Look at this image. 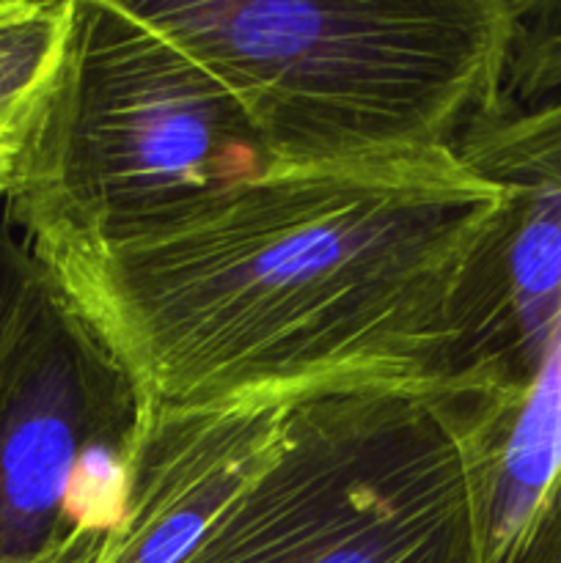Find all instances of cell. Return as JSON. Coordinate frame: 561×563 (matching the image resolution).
Segmentation results:
<instances>
[{"mask_svg": "<svg viewBox=\"0 0 561 563\" xmlns=\"http://www.w3.org/2000/svg\"><path fill=\"white\" fill-rule=\"evenodd\" d=\"M270 165L240 99L132 0H75L3 201L38 245L152 223Z\"/></svg>", "mask_w": 561, "mask_h": 563, "instance_id": "obj_4", "label": "cell"}, {"mask_svg": "<svg viewBox=\"0 0 561 563\" xmlns=\"http://www.w3.org/2000/svg\"><path fill=\"white\" fill-rule=\"evenodd\" d=\"M38 563H77V537H72L58 553H53L50 559L38 561Z\"/></svg>", "mask_w": 561, "mask_h": 563, "instance_id": "obj_14", "label": "cell"}, {"mask_svg": "<svg viewBox=\"0 0 561 563\" xmlns=\"http://www.w3.org/2000/svg\"><path fill=\"white\" fill-rule=\"evenodd\" d=\"M44 284V267L0 198V357Z\"/></svg>", "mask_w": 561, "mask_h": 563, "instance_id": "obj_11", "label": "cell"}, {"mask_svg": "<svg viewBox=\"0 0 561 563\" xmlns=\"http://www.w3.org/2000/svg\"><path fill=\"white\" fill-rule=\"evenodd\" d=\"M306 390L143 418L113 526L77 537V563H174L278 445Z\"/></svg>", "mask_w": 561, "mask_h": 563, "instance_id": "obj_7", "label": "cell"}, {"mask_svg": "<svg viewBox=\"0 0 561 563\" xmlns=\"http://www.w3.org/2000/svg\"><path fill=\"white\" fill-rule=\"evenodd\" d=\"M561 473V330L506 423L490 495L487 563H515Z\"/></svg>", "mask_w": 561, "mask_h": 563, "instance_id": "obj_8", "label": "cell"}, {"mask_svg": "<svg viewBox=\"0 0 561 563\" xmlns=\"http://www.w3.org/2000/svg\"><path fill=\"white\" fill-rule=\"evenodd\" d=\"M515 563H561V473Z\"/></svg>", "mask_w": 561, "mask_h": 563, "instance_id": "obj_12", "label": "cell"}, {"mask_svg": "<svg viewBox=\"0 0 561 563\" xmlns=\"http://www.w3.org/2000/svg\"><path fill=\"white\" fill-rule=\"evenodd\" d=\"M504 207L506 187L457 148L275 163L152 223L31 251L146 418L449 374L462 297Z\"/></svg>", "mask_w": 561, "mask_h": 563, "instance_id": "obj_1", "label": "cell"}, {"mask_svg": "<svg viewBox=\"0 0 561 563\" xmlns=\"http://www.w3.org/2000/svg\"><path fill=\"white\" fill-rule=\"evenodd\" d=\"M522 0H132L248 110L275 163L454 148L501 102Z\"/></svg>", "mask_w": 561, "mask_h": 563, "instance_id": "obj_3", "label": "cell"}, {"mask_svg": "<svg viewBox=\"0 0 561 563\" xmlns=\"http://www.w3.org/2000/svg\"><path fill=\"white\" fill-rule=\"evenodd\" d=\"M75 0L0 3V135L22 146L64 58Z\"/></svg>", "mask_w": 561, "mask_h": 563, "instance_id": "obj_9", "label": "cell"}, {"mask_svg": "<svg viewBox=\"0 0 561 563\" xmlns=\"http://www.w3.org/2000/svg\"><path fill=\"white\" fill-rule=\"evenodd\" d=\"M561 91V0H522L501 102L528 104Z\"/></svg>", "mask_w": 561, "mask_h": 563, "instance_id": "obj_10", "label": "cell"}, {"mask_svg": "<svg viewBox=\"0 0 561 563\" xmlns=\"http://www.w3.org/2000/svg\"><path fill=\"white\" fill-rule=\"evenodd\" d=\"M454 148L506 187V207L468 280L449 374L522 396L561 330V91L498 102Z\"/></svg>", "mask_w": 561, "mask_h": 563, "instance_id": "obj_6", "label": "cell"}, {"mask_svg": "<svg viewBox=\"0 0 561 563\" xmlns=\"http://www.w3.org/2000/svg\"><path fill=\"white\" fill-rule=\"evenodd\" d=\"M517 401L468 374L306 390L278 445L174 563H487Z\"/></svg>", "mask_w": 561, "mask_h": 563, "instance_id": "obj_2", "label": "cell"}, {"mask_svg": "<svg viewBox=\"0 0 561 563\" xmlns=\"http://www.w3.org/2000/svg\"><path fill=\"white\" fill-rule=\"evenodd\" d=\"M141 423L132 379L44 273L0 357V563L108 531Z\"/></svg>", "mask_w": 561, "mask_h": 563, "instance_id": "obj_5", "label": "cell"}, {"mask_svg": "<svg viewBox=\"0 0 561 563\" xmlns=\"http://www.w3.org/2000/svg\"><path fill=\"white\" fill-rule=\"evenodd\" d=\"M16 154H20V143L0 135V198L9 196V187L16 168Z\"/></svg>", "mask_w": 561, "mask_h": 563, "instance_id": "obj_13", "label": "cell"}]
</instances>
